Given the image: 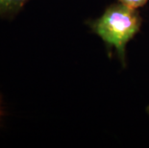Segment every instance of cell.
I'll return each instance as SVG.
<instances>
[{
    "label": "cell",
    "instance_id": "1",
    "mask_svg": "<svg viewBox=\"0 0 149 148\" xmlns=\"http://www.w3.org/2000/svg\"><path fill=\"white\" fill-rule=\"evenodd\" d=\"M91 31L102 40L109 51L116 50L123 67L126 47L141 30L142 19L138 10L118 3L108 7L101 17L88 22Z\"/></svg>",
    "mask_w": 149,
    "mask_h": 148
},
{
    "label": "cell",
    "instance_id": "2",
    "mask_svg": "<svg viewBox=\"0 0 149 148\" xmlns=\"http://www.w3.org/2000/svg\"><path fill=\"white\" fill-rule=\"evenodd\" d=\"M30 0H0V17L13 20Z\"/></svg>",
    "mask_w": 149,
    "mask_h": 148
},
{
    "label": "cell",
    "instance_id": "3",
    "mask_svg": "<svg viewBox=\"0 0 149 148\" xmlns=\"http://www.w3.org/2000/svg\"><path fill=\"white\" fill-rule=\"evenodd\" d=\"M118 1L121 4L127 6V7L138 10L139 8L144 7L148 2V0H118Z\"/></svg>",
    "mask_w": 149,
    "mask_h": 148
},
{
    "label": "cell",
    "instance_id": "4",
    "mask_svg": "<svg viewBox=\"0 0 149 148\" xmlns=\"http://www.w3.org/2000/svg\"><path fill=\"white\" fill-rule=\"evenodd\" d=\"M4 115L5 113L3 111V98H2V94L0 93V125H1V119Z\"/></svg>",
    "mask_w": 149,
    "mask_h": 148
}]
</instances>
